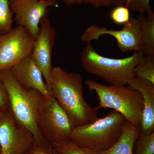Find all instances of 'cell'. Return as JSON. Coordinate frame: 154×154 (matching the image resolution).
Instances as JSON below:
<instances>
[{"label":"cell","instance_id":"cell-5","mask_svg":"<svg viewBox=\"0 0 154 154\" xmlns=\"http://www.w3.org/2000/svg\"><path fill=\"white\" fill-rule=\"evenodd\" d=\"M85 82L90 92L97 95L99 101L98 109L111 108L121 114L127 121L141 126L144 105L139 92L124 85H107L91 79Z\"/></svg>","mask_w":154,"mask_h":154},{"label":"cell","instance_id":"cell-2","mask_svg":"<svg viewBox=\"0 0 154 154\" xmlns=\"http://www.w3.org/2000/svg\"><path fill=\"white\" fill-rule=\"evenodd\" d=\"M0 81L8 97L9 112L16 122L30 131L36 142L45 140L37 125L38 111L44 96L38 91H28L21 87L9 69L0 71Z\"/></svg>","mask_w":154,"mask_h":154},{"label":"cell","instance_id":"cell-8","mask_svg":"<svg viewBox=\"0 0 154 154\" xmlns=\"http://www.w3.org/2000/svg\"><path fill=\"white\" fill-rule=\"evenodd\" d=\"M123 25L121 30H114L96 25H91L81 35V41L87 44L97 40L102 35H110L115 38L117 47L122 52L142 51L140 28L137 18H131Z\"/></svg>","mask_w":154,"mask_h":154},{"label":"cell","instance_id":"cell-20","mask_svg":"<svg viewBox=\"0 0 154 154\" xmlns=\"http://www.w3.org/2000/svg\"><path fill=\"white\" fill-rule=\"evenodd\" d=\"M110 17L116 25H124L130 19V10L123 5L115 6L110 11Z\"/></svg>","mask_w":154,"mask_h":154},{"label":"cell","instance_id":"cell-27","mask_svg":"<svg viewBox=\"0 0 154 154\" xmlns=\"http://www.w3.org/2000/svg\"><path fill=\"white\" fill-rule=\"evenodd\" d=\"M4 113H3V112H1V111H0V116H1Z\"/></svg>","mask_w":154,"mask_h":154},{"label":"cell","instance_id":"cell-15","mask_svg":"<svg viewBox=\"0 0 154 154\" xmlns=\"http://www.w3.org/2000/svg\"><path fill=\"white\" fill-rule=\"evenodd\" d=\"M137 18L139 22L142 51L145 56H154V13L151 11L146 15L139 14Z\"/></svg>","mask_w":154,"mask_h":154},{"label":"cell","instance_id":"cell-18","mask_svg":"<svg viewBox=\"0 0 154 154\" xmlns=\"http://www.w3.org/2000/svg\"><path fill=\"white\" fill-rule=\"evenodd\" d=\"M14 14L10 8L9 0H0V35L13 29Z\"/></svg>","mask_w":154,"mask_h":154},{"label":"cell","instance_id":"cell-14","mask_svg":"<svg viewBox=\"0 0 154 154\" xmlns=\"http://www.w3.org/2000/svg\"><path fill=\"white\" fill-rule=\"evenodd\" d=\"M141 129L140 125L127 121L121 136L115 143L104 151L96 154H133L134 144Z\"/></svg>","mask_w":154,"mask_h":154},{"label":"cell","instance_id":"cell-23","mask_svg":"<svg viewBox=\"0 0 154 154\" xmlns=\"http://www.w3.org/2000/svg\"><path fill=\"white\" fill-rule=\"evenodd\" d=\"M96 9L123 5L122 0H89V4Z\"/></svg>","mask_w":154,"mask_h":154},{"label":"cell","instance_id":"cell-13","mask_svg":"<svg viewBox=\"0 0 154 154\" xmlns=\"http://www.w3.org/2000/svg\"><path fill=\"white\" fill-rule=\"evenodd\" d=\"M128 87L139 92L143 99V111L142 120V132L150 134L154 132V84L134 77Z\"/></svg>","mask_w":154,"mask_h":154},{"label":"cell","instance_id":"cell-4","mask_svg":"<svg viewBox=\"0 0 154 154\" xmlns=\"http://www.w3.org/2000/svg\"><path fill=\"white\" fill-rule=\"evenodd\" d=\"M127 121L120 113L112 110L104 118L74 128L69 141L95 152L104 151L118 140Z\"/></svg>","mask_w":154,"mask_h":154},{"label":"cell","instance_id":"cell-25","mask_svg":"<svg viewBox=\"0 0 154 154\" xmlns=\"http://www.w3.org/2000/svg\"><path fill=\"white\" fill-rule=\"evenodd\" d=\"M64 3L67 6L74 5L89 4V0H63Z\"/></svg>","mask_w":154,"mask_h":154},{"label":"cell","instance_id":"cell-9","mask_svg":"<svg viewBox=\"0 0 154 154\" xmlns=\"http://www.w3.org/2000/svg\"><path fill=\"white\" fill-rule=\"evenodd\" d=\"M49 11L41 19L39 31L35 38L30 56L42 73L50 93L51 77L53 68L51 63L52 50L57 34L51 23Z\"/></svg>","mask_w":154,"mask_h":154},{"label":"cell","instance_id":"cell-28","mask_svg":"<svg viewBox=\"0 0 154 154\" xmlns=\"http://www.w3.org/2000/svg\"><path fill=\"white\" fill-rule=\"evenodd\" d=\"M11 1H13V0H9V2H11Z\"/></svg>","mask_w":154,"mask_h":154},{"label":"cell","instance_id":"cell-12","mask_svg":"<svg viewBox=\"0 0 154 154\" xmlns=\"http://www.w3.org/2000/svg\"><path fill=\"white\" fill-rule=\"evenodd\" d=\"M9 69L17 82L25 90L38 91L46 98L52 96L43 79L42 73L30 55Z\"/></svg>","mask_w":154,"mask_h":154},{"label":"cell","instance_id":"cell-1","mask_svg":"<svg viewBox=\"0 0 154 154\" xmlns=\"http://www.w3.org/2000/svg\"><path fill=\"white\" fill-rule=\"evenodd\" d=\"M50 84L51 95L66 113L73 128L99 118L98 107H92L85 100L81 74L55 67L52 69Z\"/></svg>","mask_w":154,"mask_h":154},{"label":"cell","instance_id":"cell-22","mask_svg":"<svg viewBox=\"0 0 154 154\" xmlns=\"http://www.w3.org/2000/svg\"><path fill=\"white\" fill-rule=\"evenodd\" d=\"M25 154H54V149L47 140L39 143L34 141Z\"/></svg>","mask_w":154,"mask_h":154},{"label":"cell","instance_id":"cell-19","mask_svg":"<svg viewBox=\"0 0 154 154\" xmlns=\"http://www.w3.org/2000/svg\"><path fill=\"white\" fill-rule=\"evenodd\" d=\"M54 149L63 154H96L89 149L79 146L69 141H58L53 142Z\"/></svg>","mask_w":154,"mask_h":154},{"label":"cell","instance_id":"cell-11","mask_svg":"<svg viewBox=\"0 0 154 154\" xmlns=\"http://www.w3.org/2000/svg\"><path fill=\"white\" fill-rule=\"evenodd\" d=\"M9 2L17 26L25 28L34 38L38 35L42 18L49 10L48 8L59 5L57 0H13Z\"/></svg>","mask_w":154,"mask_h":154},{"label":"cell","instance_id":"cell-24","mask_svg":"<svg viewBox=\"0 0 154 154\" xmlns=\"http://www.w3.org/2000/svg\"><path fill=\"white\" fill-rule=\"evenodd\" d=\"M10 111L8 97L5 87L0 81V111L7 113Z\"/></svg>","mask_w":154,"mask_h":154},{"label":"cell","instance_id":"cell-16","mask_svg":"<svg viewBox=\"0 0 154 154\" xmlns=\"http://www.w3.org/2000/svg\"><path fill=\"white\" fill-rule=\"evenodd\" d=\"M133 154H154V132L146 134L140 131L134 144Z\"/></svg>","mask_w":154,"mask_h":154},{"label":"cell","instance_id":"cell-21","mask_svg":"<svg viewBox=\"0 0 154 154\" xmlns=\"http://www.w3.org/2000/svg\"><path fill=\"white\" fill-rule=\"evenodd\" d=\"M122 2L123 5L140 14H146L152 10L150 0H122Z\"/></svg>","mask_w":154,"mask_h":154},{"label":"cell","instance_id":"cell-17","mask_svg":"<svg viewBox=\"0 0 154 154\" xmlns=\"http://www.w3.org/2000/svg\"><path fill=\"white\" fill-rule=\"evenodd\" d=\"M134 74L135 77L154 84V56H145L135 68Z\"/></svg>","mask_w":154,"mask_h":154},{"label":"cell","instance_id":"cell-10","mask_svg":"<svg viewBox=\"0 0 154 154\" xmlns=\"http://www.w3.org/2000/svg\"><path fill=\"white\" fill-rule=\"evenodd\" d=\"M34 141L32 134L9 111L0 116V154H25Z\"/></svg>","mask_w":154,"mask_h":154},{"label":"cell","instance_id":"cell-6","mask_svg":"<svg viewBox=\"0 0 154 154\" xmlns=\"http://www.w3.org/2000/svg\"><path fill=\"white\" fill-rule=\"evenodd\" d=\"M37 125L42 135L51 143L69 140L73 129L67 115L52 96L43 99Z\"/></svg>","mask_w":154,"mask_h":154},{"label":"cell","instance_id":"cell-3","mask_svg":"<svg viewBox=\"0 0 154 154\" xmlns=\"http://www.w3.org/2000/svg\"><path fill=\"white\" fill-rule=\"evenodd\" d=\"M144 56L142 51H138L124 58L106 57L98 53L91 43H88L82 48L80 60L87 72L109 85L125 86L134 77V69Z\"/></svg>","mask_w":154,"mask_h":154},{"label":"cell","instance_id":"cell-7","mask_svg":"<svg viewBox=\"0 0 154 154\" xmlns=\"http://www.w3.org/2000/svg\"><path fill=\"white\" fill-rule=\"evenodd\" d=\"M34 40L28 30L20 26L0 35V71L11 69L30 55Z\"/></svg>","mask_w":154,"mask_h":154},{"label":"cell","instance_id":"cell-26","mask_svg":"<svg viewBox=\"0 0 154 154\" xmlns=\"http://www.w3.org/2000/svg\"><path fill=\"white\" fill-rule=\"evenodd\" d=\"M54 154H63L57 151H56L54 149Z\"/></svg>","mask_w":154,"mask_h":154}]
</instances>
